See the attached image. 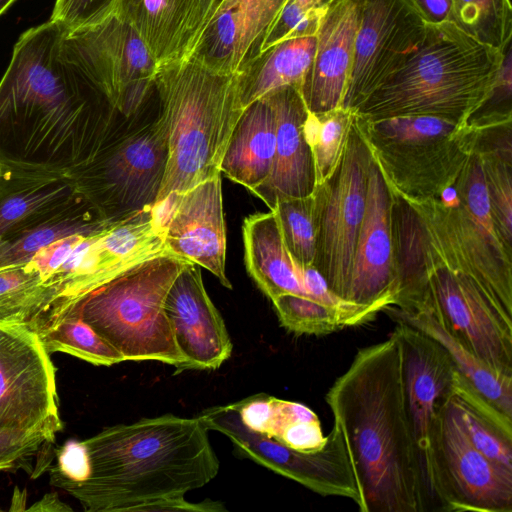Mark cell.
<instances>
[{
  "mask_svg": "<svg viewBox=\"0 0 512 512\" xmlns=\"http://www.w3.org/2000/svg\"><path fill=\"white\" fill-rule=\"evenodd\" d=\"M61 33L49 20L14 45L0 80V166L71 176L133 117L61 56Z\"/></svg>",
  "mask_w": 512,
  "mask_h": 512,
  "instance_id": "obj_1",
  "label": "cell"
},
{
  "mask_svg": "<svg viewBox=\"0 0 512 512\" xmlns=\"http://www.w3.org/2000/svg\"><path fill=\"white\" fill-rule=\"evenodd\" d=\"M360 495V512H427L394 336L357 351L326 394Z\"/></svg>",
  "mask_w": 512,
  "mask_h": 512,
  "instance_id": "obj_2",
  "label": "cell"
},
{
  "mask_svg": "<svg viewBox=\"0 0 512 512\" xmlns=\"http://www.w3.org/2000/svg\"><path fill=\"white\" fill-rule=\"evenodd\" d=\"M200 417L173 414L104 428L83 440L90 472L53 486L86 512H137L146 503L184 497L213 480L220 462Z\"/></svg>",
  "mask_w": 512,
  "mask_h": 512,
  "instance_id": "obj_3",
  "label": "cell"
},
{
  "mask_svg": "<svg viewBox=\"0 0 512 512\" xmlns=\"http://www.w3.org/2000/svg\"><path fill=\"white\" fill-rule=\"evenodd\" d=\"M155 88L168 156L154 206L221 174L224 152L244 110L238 73L214 72L191 58L159 66Z\"/></svg>",
  "mask_w": 512,
  "mask_h": 512,
  "instance_id": "obj_4",
  "label": "cell"
},
{
  "mask_svg": "<svg viewBox=\"0 0 512 512\" xmlns=\"http://www.w3.org/2000/svg\"><path fill=\"white\" fill-rule=\"evenodd\" d=\"M504 51L451 22L429 25L416 53L355 111L371 120L431 115L469 123L491 92Z\"/></svg>",
  "mask_w": 512,
  "mask_h": 512,
  "instance_id": "obj_5",
  "label": "cell"
},
{
  "mask_svg": "<svg viewBox=\"0 0 512 512\" xmlns=\"http://www.w3.org/2000/svg\"><path fill=\"white\" fill-rule=\"evenodd\" d=\"M186 263L171 254L144 261L92 292L72 314H78L125 361H158L181 372L185 361L164 301Z\"/></svg>",
  "mask_w": 512,
  "mask_h": 512,
  "instance_id": "obj_6",
  "label": "cell"
},
{
  "mask_svg": "<svg viewBox=\"0 0 512 512\" xmlns=\"http://www.w3.org/2000/svg\"><path fill=\"white\" fill-rule=\"evenodd\" d=\"M167 156L164 128L150 108L71 177L77 191L112 223L154 206Z\"/></svg>",
  "mask_w": 512,
  "mask_h": 512,
  "instance_id": "obj_7",
  "label": "cell"
},
{
  "mask_svg": "<svg viewBox=\"0 0 512 512\" xmlns=\"http://www.w3.org/2000/svg\"><path fill=\"white\" fill-rule=\"evenodd\" d=\"M60 54L127 117L145 109L156 96L158 65L135 30L116 13L90 26L62 29Z\"/></svg>",
  "mask_w": 512,
  "mask_h": 512,
  "instance_id": "obj_8",
  "label": "cell"
},
{
  "mask_svg": "<svg viewBox=\"0 0 512 512\" xmlns=\"http://www.w3.org/2000/svg\"><path fill=\"white\" fill-rule=\"evenodd\" d=\"M371 161L372 152L356 112L338 168L326 182L314 188L318 227L313 266L330 290L344 300L365 212Z\"/></svg>",
  "mask_w": 512,
  "mask_h": 512,
  "instance_id": "obj_9",
  "label": "cell"
},
{
  "mask_svg": "<svg viewBox=\"0 0 512 512\" xmlns=\"http://www.w3.org/2000/svg\"><path fill=\"white\" fill-rule=\"evenodd\" d=\"M431 452L438 511H512V472L471 443L449 392L437 406Z\"/></svg>",
  "mask_w": 512,
  "mask_h": 512,
  "instance_id": "obj_10",
  "label": "cell"
},
{
  "mask_svg": "<svg viewBox=\"0 0 512 512\" xmlns=\"http://www.w3.org/2000/svg\"><path fill=\"white\" fill-rule=\"evenodd\" d=\"M208 430L227 436L236 452L322 496L353 500L360 495L339 428L333 424L324 447L301 452L249 429L234 404L209 408L199 416Z\"/></svg>",
  "mask_w": 512,
  "mask_h": 512,
  "instance_id": "obj_11",
  "label": "cell"
},
{
  "mask_svg": "<svg viewBox=\"0 0 512 512\" xmlns=\"http://www.w3.org/2000/svg\"><path fill=\"white\" fill-rule=\"evenodd\" d=\"M0 427L54 438L63 428L54 365L27 326L0 325Z\"/></svg>",
  "mask_w": 512,
  "mask_h": 512,
  "instance_id": "obj_12",
  "label": "cell"
},
{
  "mask_svg": "<svg viewBox=\"0 0 512 512\" xmlns=\"http://www.w3.org/2000/svg\"><path fill=\"white\" fill-rule=\"evenodd\" d=\"M428 26L404 0H361L343 106L357 109L422 45Z\"/></svg>",
  "mask_w": 512,
  "mask_h": 512,
  "instance_id": "obj_13",
  "label": "cell"
},
{
  "mask_svg": "<svg viewBox=\"0 0 512 512\" xmlns=\"http://www.w3.org/2000/svg\"><path fill=\"white\" fill-rule=\"evenodd\" d=\"M392 335L400 351L406 406L428 511H438L431 434L438 403L449 392L455 366L437 341L407 323L399 321Z\"/></svg>",
  "mask_w": 512,
  "mask_h": 512,
  "instance_id": "obj_14",
  "label": "cell"
},
{
  "mask_svg": "<svg viewBox=\"0 0 512 512\" xmlns=\"http://www.w3.org/2000/svg\"><path fill=\"white\" fill-rule=\"evenodd\" d=\"M166 252L207 269L231 289L226 276V224L221 174L152 207Z\"/></svg>",
  "mask_w": 512,
  "mask_h": 512,
  "instance_id": "obj_15",
  "label": "cell"
},
{
  "mask_svg": "<svg viewBox=\"0 0 512 512\" xmlns=\"http://www.w3.org/2000/svg\"><path fill=\"white\" fill-rule=\"evenodd\" d=\"M391 212L392 194L372 154L346 300L377 312L395 306L399 296Z\"/></svg>",
  "mask_w": 512,
  "mask_h": 512,
  "instance_id": "obj_16",
  "label": "cell"
},
{
  "mask_svg": "<svg viewBox=\"0 0 512 512\" xmlns=\"http://www.w3.org/2000/svg\"><path fill=\"white\" fill-rule=\"evenodd\" d=\"M199 267L191 262L184 265L167 292L164 311L184 369L215 370L230 358L232 342Z\"/></svg>",
  "mask_w": 512,
  "mask_h": 512,
  "instance_id": "obj_17",
  "label": "cell"
},
{
  "mask_svg": "<svg viewBox=\"0 0 512 512\" xmlns=\"http://www.w3.org/2000/svg\"><path fill=\"white\" fill-rule=\"evenodd\" d=\"M476 141L477 129L470 122L460 134L434 143L368 144L392 189L408 197L424 199L438 197L455 183Z\"/></svg>",
  "mask_w": 512,
  "mask_h": 512,
  "instance_id": "obj_18",
  "label": "cell"
},
{
  "mask_svg": "<svg viewBox=\"0 0 512 512\" xmlns=\"http://www.w3.org/2000/svg\"><path fill=\"white\" fill-rule=\"evenodd\" d=\"M286 0H221L189 58L214 72L233 74L260 53Z\"/></svg>",
  "mask_w": 512,
  "mask_h": 512,
  "instance_id": "obj_19",
  "label": "cell"
},
{
  "mask_svg": "<svg viewBox=\"0 0 512 512\" xmlns=\"http://www.w3.org/2000/svg\"><path fill=\"white\" fill-rule=\"evenodd\" d=\"M361 0H333L316 34L313 61L301 89L307 109L343 106L354 58Z\"/></svg>",
  "mask_w": 512,
  "mask_h": 512,
  "instance_id": "obj_20",
  "label": "cell"
},
{
  "mask_svg": "<svg viewBox=\"0 0 512 512\" xmlns=\"http://www.w3.org/2000/svg\"><path fill=\"white\" fill-rule=\"evenodd\" d=\"M276 118L275 155L268 179L252 193L270 210L282 198L305 197L314 191V164L304 134L307 107L293 86L267 94Z\"/></svg>",
  "mask_w": 512,
  "mask_h": 512,
  "instance_id": "obj_21",
  "label": "cell"
},
{
  "mask_svg": "<svg viewBox=\"0 0 512 512\" xmlns=\"http://www.w3.org/2000/svg\"><path fill=\"white\" fill-rule=\"evenodd\" d=\"M159 66L188 59L204 29L199 0H120L117 12Z\"/></svg>",
  "mask_w": 512,
  "mask_h": 512,
  "instance_id": "obj_22",
  "label": "cell"
},
{
  "mask_svg": "<svg viewBox=\"0 0 512 512\" xmlns=\"http://www.w3.org/2000/svg\"><path fill=\"white\" fill-rule=\"evenodd\" d=\"M109 222L79 192L71 199L41 211L0 238V268L26 264L43 246L72 234H93Z\"/></svg>",
  "mask_w": 512,
  "mask_h": 512,
  "instance_id": "obj_23",
  "label": "cell"
},
{
  "mask_svg": "<svg viewBox=\"0 0 512 512\" xmlns=\"http://www.w3.org/2000/svg\"><path fill=\"white\" fill-rule=\"evenodd\" d=\"M275 144V113L265 95L242 111L224 152L220 173L252 193L271 173Z\"/></svg>",
  "mask_w": 512,
  "mask_h": 512,
  "instance_id": "obj_24",
  "label": "cell"
},
{
  "mask_svg": "<svg viewBox=\"0 0 512 512\" xmlns=\"http://www.w3.org/2000/svg\"><path fill=\"white\" fill-rule=\"evenodd\" d=\"M243 240L247 271L268 298L287 293L307 297L273 210L246 217Z\"/></svg>",
  "mask_w": 512,
  "mask_h": 512,
  "instance_id": "obj_25",
  "label": "cell"
},
{
  "mask_svg": "<svg viewBox=\"0 0 512 512\" xmlns=\"http://www.w3.org/2000/svg\"><path fill=\"white\" fill-rule=\"evenodd\" d=\"M233 404L249 429L297 451L314 452L327 441L318 416L303 404L264 395Z\"/></svg>",
  "mask_w": 512,
  "mask_h": 512,
  "instance_id": "obj_26",
  "label": "cell"
},
{
  "mask_svg": "<svg viewBox=\"0 0 512 512\" xmlns=\"http://www.w3.org/2000/svg\"><path fill=\"white\" fill-rule=\"evenodd\" d=\"M316 36L280 42L248 61L238 72L243 108L268 93L287 86L300 91L311 67Z\"/></svg>",
  "mask_w": 512,
  "mask_h": 512,
  "instance_id": "obj_27",
  "label": "cell"
},
{
  "mask_svg": "<svg viewBox=\"0 0 512 512\" xmlns=\"http://www.w3.org/2000/svg\"><path fill=\"white\" fill-rule=\"evenodd\" d=\"M77 193L69 175L0 166V238L29 217Z\"/></svg>",
  "mask_w": 512,
  "mask_h": 512,
  "instance_id": "obj_28",
  "label": "cell"
},
{
  "mask_svg": "<svg viewBox=\"0 0 512 512\" xmlns=\"http://www.w3.org/2000/svg\"><path fill=\"white\" fill-rule=\"evenodd\" d=\"M449 397L471 443L495 465L512 472V418L476 391L456 368Z\"/></svg>",
  "mask_w": 512,
  "mask_h": 512,
  "instance_id": "obj_29",
  "label": "cell"
},
{
  "mask_svg": "<svg viewBox=\"0 0 512 512\" xmlns=\"http://www.w3.org/2000/svg\"><path fill=\"white\" fill-rule=\"evenodd\" d=\"M399 321L407 323L437 341L450 356L456 370L497 409L512 418V376L484 363L447 332L427 311L419 308L389 307Z\"/></svg>",
  "mask_w": 512,
  "mask_h": 512,
  "instance_id": "obj_30",
  "label": "cell"
},
{
  "mask_svg": "<svg viewBox=\"0 0 512 512\" xmlns=\"http://www.w3.org/2000/svg\"><path fill=\"white\" fill-rule=\"evenodd\" d=\"M279 322L297 335H327L345 327L372 320L370 309H342L296 294H281L271 300Z\"/></svg>",
  "mask_w": 512,
  "mask_h": 512,
  "instance_id": "obj_31",
  "label": "cell"
},
{
  "mask_svg": "<svg viewBox=\"0 0 512 512\" xmlns=\"http://www.w3.org/2000/svg\"><path fill=\"white\" fill-rule=\"evenodd\" d=\"M355 115L354 109L344 106L322 113L307 109L304 134L312 153L315 187L326 182L338 168Z\"/></svg>",
  "mask_w": 512,
  "mask_h": 512,
  "instance_id": "obj_32",
  "label": "cell"
},
{
  "mask_svg": "<svg viewBox=\"0 0 512 512\" xmlns=\"http://www.w3.org/2000/svg\"><path fill=\"white\" fill-rule=\"evenodd\" d=\"M359 117L364 134L373 145L434 143L460 134L470 124L431 115H402L373 120Z\"/></svg>",
  "mask_w": 512,
  "mask_h": 512,
  "instance_id": "obj_33",
  "label": "cell"
},
{
  "mask_svg": "<svg viewBox=\"0 0 512 512\" xmlns=\"http://www.w3.org/2000/svg\"><path fill=\"white\" fill-rule=\"evenodd\" d=\"M50 291L25 264L0 268V325L31 328L45 310Z\"/></svg>",
  "mask_w": 512,
  "mask_h": 512,
  "instance_id": "obj_34",
  "label": "cell"
},
{
  "mask_svg": "<svg viewBox=\"0 0 512 512\" xmlns=\"http://www.w3.org/2000/svg\"><path fill=\"white\" fill-rule=\"evenodd\" d=\"M452 23L478 42L504 51L512 43L510 0H451Z\"/></svg>",
  "mask_w": 512,
  "mask_h": 512,
  "instance_id": "obj_35",
  "label": "cell"
},
{
  "mask_svg": "<svg viewBox=\"0 0 512 512\" xmlns=\"http://www.w3.org/2000/svg\"><path fill=\"white\" fill-rule=\"evenodd\" d=\"M49 354L61 352L98 366L125 361L123 355L78 314H71L39 335Z\"/></svg>",
  "mask_w": 512,
  "mask_h": 512,
  "instance_id": "obj_36",
  "label": "cell"
},
{
  "mask_svg": "<svg viewBox=\"0 0 512 512\" xmlns=\"http://www.w3.org/2000/svg\"><path fill=\"white\" fill-rule=\"evenodd\" d=\"M272 210L292 258L302 266L314 265L318 227L314 191L305 197L279 199Z\"/></svg>",
  "mask_w": 512,
  "mask_h": 512,
  "instance_id": "obj_37",
  "label": "cell"
},
{
  "mask_svg": "<svg viewBox=\"0 0 512 512\" xmlns=\"http://www.w3.org/2000/svg\"><path fill=\"white\" fill-rule=\"evenodd\" d=\"M455 186L468 214L488 241L501 254L511 258V251L504 246L495 228L482 161L476 144L465 161Z\"/></svg>",
  "mask_w": 512,
  "mask_h": 512,
  "instance_id": "obj_38",
  "label": "cell"
},
{
  "mask_svg": "<svg viewBox=\"0 0 512 512\" xmlns=\"http://www.w3.org/2000/svg\"><path fill=\"white\" fill-rule=\"evenodd\" d=\"M332 2L286 0L264 38L260 53L286 40L316 36Z\"/></svg>",
  "mask_w": 512,
  "mask_h": 512,
  "instance_id": "obj_39",
  "label": "cell"
},
{
  "mask_svg": "<svg viewBox=\"0 0 512 512\" xmlns=\"http://www.w3.org/2000/svg\"><path fill=\"white\" fill-rule=\"evenodd\" d=\"M54 439L40 432L0 427V471L26 468L33 457L49 452Z\"/></svg>",
  "mask_w": 512,
  "mask_h": 512,
  "instance_id": "obj_40",
  "label": "cell"
},
{
  "mask_svg": "<svg viewBox=\"0 0 512 512\" xmlns=\"http://www.w3.org/2000/svg\"><path fill=\"white\" fill-rule=\"evenodd\" d=\"M120 0H56L50 21L64 30L90 26L117 12Z\"/></svg>",
  "mask_w": 512,
  "mask_h": 512,
  "instance_id": "obj_41",
  "label": "cell"
},
{
  "mask_svg": "<svg viewBox=\"0 0 512 512\" xmlns=\"http://www.w3.org/2000/svg\"><path fill=\"white\" fill-rule=\"evenodd\" d=\"M57 464L50 470L51 484L64 481L79 483L90 472L87 447L83 441L70 439L56 451Z\"/></svg>",
  "mask_w": 512,
  "mask_h": 512,
  "instance_id": "obj_42",
  "label": "cell"
},
{
  "mask_svg": "<svg viewBox=\"0 0 512 512\" xmlns=\"http://www.w3.org/2000/svg\"><path fill=\"white\" fill-rule=\"evenodd\" d=\"M94 234V233H93ZM89 234H72L40 248L25 266L36 272L46 284L61 268L75 246Z\"/></svg>",
  "mask_w": 512,
  "mask_h": 512,
  "instance_id": "obj_43",
  "label": "cell"
},
{
  "mask_svg": "<svg viewBox=\"0 0 512 512\" xmlns=\"http://www.w3.org/2000/svg\"><path fill=\"white\" fill-rule=\"evenodd\" d=\"M405 3L427 24L452 23L451 0H404Z\"/></svg>",
  "mask_w": 512,
  "mask_h": 512,
  "instance_id": "obj_44",
  "label": "cell"
},
{
  "mask_svg": "<svg viewBox=\"0 0 512 512\" xmlns=\"http://www.w3.org/2000/svg\"><path fill=\"white\" fill-rule=\"evenodd\" d=\"M27 510L31 511H48V512H58V511H71L72 508L65 505L57 493H48L45 494L38 502H36L33 506L29 507Z\"/></svg>",
  "mask_w": 512,
  "mask_h": 512,
  "instance_id": "obj_45",
  "label": "cell"
},
{
  "mask_svg": "<svg viewBox=\"0 0 512 512\" xmlns=\"http://www.w3.org/2000/svg\"><path fill=\"white\" fill-rule=\"evenodd\" d=\"M220 2H221V0H199L203 19H204V28L207 26L208 22L210 21L213 14L217 10Z\"/></svg>",
  "mask_w": 512,
  "mask_h": 512,
  "instance_id": "obj_46",
  "label": "cell"
},
{
  "mask_svg": "<svg viewBox=\"0 0 512 512\" xmlns=\"http://www.w3.org/2000/svg\"><path fill=\"white\" fill-rule=\"evenodd\" d=\"M16 0H0V16L6 12V10L15 2Z\"/></svg>",
  "mask_w": 512,
  "mask_h": 512,
  "instance_id": "obj_47",
  "label": "cell"
}]
</instances>
